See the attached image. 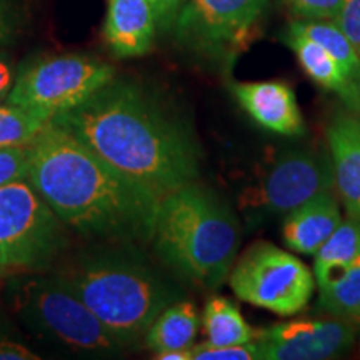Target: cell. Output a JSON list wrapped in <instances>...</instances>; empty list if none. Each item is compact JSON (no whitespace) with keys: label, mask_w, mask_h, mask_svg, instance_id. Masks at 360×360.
Wrapping results in <instances>:
<instances>
[{"label":"cell","mask_w":360,"mask_h":360,"mask_svg":"<svg viewBox=\"0 0 360 360\" xmlns=\"http://www.w3.org/2000/svg\"><path fill=\"white\" fill-rule=\"evenodd\" d=\"M51 124L160 199L200 175L202 152L192 130L134 82L114 77Z\"/></svg>","instance_id":"6da1fadb"},{"label":"cell","mask_w":360,"mask_h":360,"mask_svg":"<svg viewBox=\"0 0 360 360\" xmlns=\"http://www.w3.org/2000/svg\"><path fill=\"white\" fill-rule=\"evenodd\" d=\"M29 182L65 225L115 242H152L160 197L49 124L29 143Z\"/></svg>","instance_id":"7a4b0ae2"},{"label":"cell","mask_w":360,"mask_h":360,"mask_svg":"<svg viewBox=\"0 0 360 360\" xmlns=\"http://www.w3.org/2000/svg\"><path fill=\"white\" fill-rule=\"evenodd\" d=\"M152 242L162 262L180 277L215 290L236 264L240 225L219 193L192 182L162 197Z\"/></svg>","instance_id":"3957f363"},{"label":"cell","mask_w":360,"mask_h":360,"mask_svg":"<svg viewBox=\"0 0 360 360\" xmlns=\"http://www.w3.org/2000/svg\"><path fill=\"white\" fill-rule=\"evenodd\" d=\"M122 345L146 335L180 294L141 262L102 255L72 264L57 276Z\"/></svg>","instance_id":"277c9868"},{"label":"cell","mask_w":360,"mask_h":360,"mask_svg":"<svg viewBox=\"0 0 360 360\" xmlns=\"http://www.w3.org/2000/svg\"><path fill=\"white\" fill-rule=\"evenodd\" d=\"M15 307L29 326L67 347L98 355L124 347L77 295L53 278H27L15 290Z\"/></svg>","instance_id":"5b68a950"},{"label":"cell","mask_w":360,"mask_h":360,"mask_svg":"<svg viewBox=\"0 0 360 360\" xmlns=\"http://www.w3.org/2000/svg\"><path fill=\"white\" fill-rule=\"evenodd\" d=\"M62 220L29 180L0 187V270H37L65 247Z\"/></svg>","instance_id":"8992f818"},{"label":"cell","mask_w":360,"mask_h":360,"mask_svg":"<svg viewBox=\"0 0 360 360\" xmlns=\"http://www.w3.org/2000/svg\"><path fill=\"white\" fill-rule=\"evenodd\" d=\"M229 283L240 300L282 317L302 312L315 287L302 260L265 240L252 244L236 260Z\"/></svg>","instance_id":"52a82bcc"},{"label":"cell","mask_w":360,"mask_h":360,"mask_svg":"<svg viewBox=\"0 0 360 360\" xmlns=\"http://www.w3.org/2000/svg\"><path fill=\"white\" fill-rule=\"evenodd\" d=\"M115 77L114 67L87 56H58L29 64L13 82L7 102L51 120L87 101Z\"/></svg>","instance_id":"ba28073f"},{"label":"cell","mask_w":360,"mask_h":360,"mask_svg":"<svg viewBox=\"0 0 360 360\" xmlns=\"http://www.w3.org/2000/svg\"><path fill=\"white\" fill-rule=\"evenodd\" d=\"M270 0H186L175 17V40L187 51L229 60L252 42Z\"/></svg>","instance_id":"9c48e42d"},{"label":"cell","mask_w":360,"mask_h":360,"mask_svg":"<svg viewBox=\"0 0 360 360\" xmlns=\"http://www.w3.org/2000/svg\"><path fill=\"white\" fill-rule=\"evenodd\" d=\"M334 187L330 157L314 148H294L270 165L255 187L244 193L250 222L270 215H287L299 205Z\"/></svg>","instance_id":"30bf717a"},{"label":"cell","mask_w":360,"mask_h":360,"mask_svg":"<svg viewBox=\"0 0 360 360\" xmlns=\"http://www.w3.org/2000/svg\"><path fill=\"white\" fill-rule=\"evenodd\" d=\"M357 323L340 317L294 319L257 330L260 360H327L354 347Z\"/></svg>","instance_id":"8fae6325"},{"label":"cell","mask_w":360,"mask_h":360,"mask_svg":"<svg viewBox=\"0 0 360 360\" xmlns=\"http://www.w3.org/2000/svg\"><path fill=\"white\" fill-rule=\"evenodd\" d=\"M231 92L242 110L267 132L300 137L307 130L294 89L285 80L232 82Z\"/></svg>","instance_id":"7c38bea8"},{"label":"cell","mask_w":360,"mask_h":360,"mask_svg":"<svg viewBox=\"0 0 360 360\" xmlns=\"http://www.w3.org/2000/svg\"><path fill=\"white\" fill-rule=\"evenodd\" d=\"M326 134L335 192L349 217L360 219V119L354 112H337Z\"/></svg>","instance_id":"4fadbf2b"},{"label":"cell","mask_w":360,"mask_h":360,"mask_svg":"<svg viewBox=\"0 0 360 360\" xmlns=\"http://www.w3.org/2000/svg\"><path fill=\"white\" fill-rule=\"evenodd\" d=\"M103 37L115 57H139L154 44L157 20L150 0H107Z\"/></svg>","instance_id":"5bb4252c"},{"label":"cell","mask_w":360,"mask_h":360,"mask_svg":"<svg viewBox=\"0 0 360 360\" xmlns=\"http://www.w3.org/2000/svg\"><path fill=\"white\" fill-rule=\"evenodd\" d=\"M340 222L339 200L332 191L322 192L285 215L282 225L283 242L290 250L314 255Z\"/></svg>","instance_id":"9a60e30c"},{"label":"cell","mask_w":360,"mask_h":360,"mask_svg":"<svg viewBox=\"0 0 360 360\" xmlns=\"http://www.w3.org/2000/svg\"><path fill=\"white\" fill-rule=\"evenodd\" d=\"M282 39L294 51L297 60H299L305 74L322 89L337 94L340 101H344L347 105V109L357 114L360 103L359 92L350 85L344 70L340 69L339 62L330 56V52L326 51L315 40L292 30L290 27H287Z\"/></svg>","instance_id":"2e32d148"},{"label":"cell","mask_w":360,"mask_h":360,"mask_svg":"<svg viewBox=\"0 0 360 360\" xmlns=\"http://www.w3.org/2000/svg\"><path fill=\"white\" fill-rule=\"evenodd\" d=\"M200 317L191 300H177L159 314L146 332V345L154 354L191 349L199 332Z\"/></svg>","instance_id":"e0dca14e"},{"label":"cell","mask_w":360,"mask_h":360,"mask_svg":"<svg viewBox=\"0 0 360 360\" xmlns=\"http://www.w3.org/2000/svg\"><path fill=\"white\" fill-rule=\"evenodd\" d=\"M202 326L207 342L214 345H238L257 340V330L245 322L237 305L220 295L207 300Z\"/></svg>","instance_id":"ac0fdd59"},{"label":"cell","mask_w":360,"mask_h":360,"mask_svg":"<svg viewBox=\"0 0 360 360\" xmlns=\"http://www.w3.org/2000/svg\"><path fill=\"white\" fill-rule=\"evenodd\" d=\"M360 255V219L342 220L326 244L314 254V272L317 283L327 282Z\"/></svg>","instance_id":"d6986e66"},{"label":"cell","mask_w":360,"mask_h":360,"mask_svg":"<svg viewBox=\"0 0 360 360\" xmlns=\"http://www.w3.org/2000/svg\"><path fill=\"white\" fill-rule=\"evenodd\" d=\"M292 30L321 44L339 62L345 77L360 96V56L354 44L332 20H297L289 25Z\"/></svg>","instance_id":"ffe728a7"},{"label":"cell","mask_w":360,"mask_h":360,"mask_svg":"<svg viewBox=\"0 0 360 360\" xmlns=\"http://www.w3.org/2000/svg\"><path fill=\"white\" fill-rule=\"evenodd\" d=\"M319 307L334 317L360 323V255L319 285Z\"/></svg>","instance_id":"44dd1931"},{"label":"cell","mask_w":360,"mask_h":360,"mask_svg":"<svg viewBox=\"0 0 360 360\" xmlns=\"http://www.w3.org/2000/svg\"><path fill=\"white\" fill-rule=\"evenodd\" d=\"M51 124L24 107L0 105V147L29 146Z\"/></svg>","instance_id":"7402d4cb"},{"label":"cell","mask_w":360,"mask_h":360,"mask_svg":"<svg viewBox=\"0 0 360 360\" xmlns=\"http://www.w3.org/2000/svg\"><path fill=\"white\" fill-rule=\"evenodd\" d=\"M192 360H260L259 342L238 345H214L209 342L192 345Z\"/></svg>","instance_id":"603a6c76"},{"label":"cell","mask_w":360,"mask_h":360,"mask_svg":"<svg viewBox=\"0 0 360 360\" xmlns=\"http://www.w3.org/2000/svg\"><path fill=\"white\" fill-rule=\"evenodd\" d=\"M29 146L0 147V187L29 179Z\"/></svg>","instance_id":"cb8c5ba5"},{"label":"cell","mask_w":360,"mask_h":360,"mask_svg":"<svg viewBox=\"0 0 360 360\" xmlns=\"http://www.w3.org/2000/svg\"><path fill=\"white\" fill-rule=\"evenodd\" d=\"M302 20H335L342 0H282Z\"/></svg>","instance_id":"d4e9b609"},{"label":"cell","mask_w":360,"mask_h":360,"mask_svg":"<svg viewBox=\"0 0 360 360\" xmlns=\"http://www.w3.org/2000/svg\"><path fill=\"white\" fill-rule=\"evenodd\" d=\"M334 22L347 35L360 56V0H342Z\"/></svg>","instance_id":"484cf974"},{"label":"cell","mask_w":360,"mask_h":360,"mask_svg":"<svg viewBox=\"0 0 360 360\" xmlns=\"http://www.w3.org/2000/svg\"><path fill=\"white\" fill-rule=\"evenodd\" d=\"M184 2L186 0H150L152 7H154L157 27H160L162 30L172 29L175 17H177Z\"/></svg>","instance_id":"4316f807"},{"label":"cell","mask_w":360,"mask_h":360,"mask_svg":"<svg viewBox=\"0 0 360 360\" xmlns=\"http://www.w3.org/2000/svg\"><path fill=\"white\" fill-rule=\"evenodd\" d=\"M32 350L13 340H0V360H37Z\"/></svg>","instance_id":"83f0119b"},{"label":"cell","mask_w":360,"mask_h":360,"mask_svg":"<svg viewBox=\"0 0 360 360\" xmlns=\"http://www.w3.org/2000/svg\"><path fill=\"white\" fill-rule=\"evenodd\" d=\"M15 32V17L7 0H0V47L11 42Z\"/></svg>","instance_id":"f1b7e54d"},{"label":"cell","mask_w":360,"mask_h":360,"mask_svg":"<svg viewBox=\"0 0 360 360\" xmlns=\"http://www.w3.org/2000/svg\"><path fill=\"white\" fill-rule=\"evenodd\" d=\"M13 84V70L11 62L6 57L0 56V101L8 96Z\"/></svg>","instance_id":"f546056e"},{"label":"cell","mask_w":360,"mask_h":360,"mask_svg":"<svg viewBox=\"0 0 360 360\" xmlns=\"http://www.w3.org/2000/svg\"><path fill=\"white\" fill-rule=\"evenodd\" d=\"M155 359H159V360H192V347L191 349H179V350H167V352L155 354Z\"/></svg>","instance_id":"4dcf8cb0"},{"label":"cell","mask_w":360,"mask_h":360,"mask_svg":"<svg viewBox=\"0 0 360 360\" xmlns=\"http://www.w3.org/2000/svg\"><path fill=\"white\" fill-rule=\"evenodd\" d=\"M357 117L360 119V103H359V110H357Z\"/></svg>","instance_id":"1f68e13d"}]
</instances>
